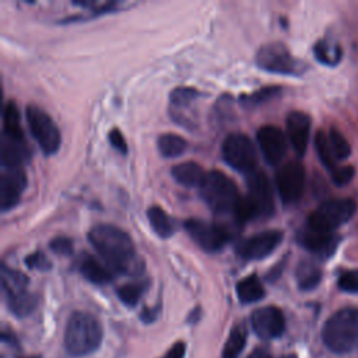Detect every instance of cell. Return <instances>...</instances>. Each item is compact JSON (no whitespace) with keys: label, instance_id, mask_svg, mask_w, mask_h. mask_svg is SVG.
<instances>
[{"label":"cell","instance_id":"ba28073f","mask_svg":"<svg viewBox=\"0 0 358 358\" xmlns=\"http://www.w3.org/2000/svg\"><path fill=\"white\" fill-rule=\"evenodd\" d=\"M256 64L262 70L288 76H298L305 70L303 63L296 60L281 42H270L260 46L256 53Z\"/></svg>","mask_w":358,"mask_h":358},{"label":"cell","instance_id":"d6986e66","mask_svg":"<svg viewBox=\"0 0 358 358\" xmlns=\"http://www.w3.org/2000/svg\"><path fill=\"white\" fill-rule=\"evenodd\" d=\"M29 158V148L25 141H14L1 136L0 164L1 168H20Z\"/></svg>","mask_w":358,"mask_h":358},{"label":"cell","instance_id":"d4e9b609","mask_svg":"<svg viewBox=\"0 0 358 358\" xmlns=\"http://www.w3.org/2000/svg\"><path fill=\"white\" fill-rule=\"evenodd\" d=\"M158 151L165 158H176L187 148V141L175 133H164L157 140Z\"/></svg>","mask_w":358,"mask_h":358},{"label":"cell","instance_id":"83f0119b","mask_svg":"<svg viewBox=\"0 0 358 358\" xmlns=\"http://www.w3.org/2000/svg\"><path fill=\"white\" fill-rule=\"evenodd\" d=\"M200 96V92L192 87H176L169 94L171 112L178 113L182 109H187Z\"/></svg>","mask_w":358,"mask_h":358},{"label":"cell","instance_id":"f1b7e54d","mask_svg":"<svg viewBox=\"0 0 358 358\" xmlns=\"http://www.w3.org/2000/svg\"><path fill=\"white\" fill-rule=\"evenodd\" d=\"M315 148H316L317 157H319L320 162L323 164V166L327 171L333 172L337 168L336 166V158H334V154H333L329 137H327V134L323 130H319L316 133V136H315Z\"/></svg>","mask_w":358,"mask_h":358},{"label":"cell","instance_id":"9c48e42d","mask_svg":"<svg viewBox=\"0 0 358 358\" xmlns=\"http://www.w3.org/2000/svg\"><path fill=\"white\" fill-rule=\"evenodd\" d=\"M224 161L238 172L250 173L256 171L257 154L252 140L242 133H232L222 141Z\"/></svg>","mask_w":358,"mask_h":358},{"label":"cell","instance_id":"7c38bea8","mask_svg":"<svg viewBox=\"0 0 358 358\" xmlns=\"http://www.w3.org/2000/svg\"><path fill=\"white\" fill-rule=\"evenodd\" d=\"M246 185H248V194L246 197L255 206L259 218L270 217L274 211V196L273 187L262 171H253L246 175Z\"/></svg>","mask_w":358,"mask_h":358},{"label":"cell","instance_id":"8d00e7d4","mask_svg":"<svg viewBox=\"0 0 358 358\" xmlns=\"http://www.w3.org/2000/svg\"><path fill=\"white\" fill-rule=\"evenodd\" d=\"M354 173H355V171L352 166H337L331 172V179L337 186H344L352 179Z\"/></svg>","mask_w":358,"mask_h":358},{"label":"cell","instance_id":"7a4b0ae2","mask_svg":"<svg viewBox=\"0 0 358 358\" xmlns=\"http://www.w3.org/2000/svg\"><path fill=\"white\" fill-rule=\"evenodd\" d=\"M102 326L88 312H73L64 330V348L71 357H84L94 352L102 341Z\"/></svg>","mask_w":358,"mask_h":358},{"label":"cell","instance_id":"ffe728a7","mask_svg":"<svg viewBox=\"0 0 358 358\" xmlns=\"http://www.w3.org/2000/svg\"><path fill=\"white\" fill-rule=\"evenodd\" d=\"M78 271L85 280L96 285L110 282L113 274L106 266L101 264V262H98L94 256L87 253H84L78 260Z\"/></svg>","mask_w":358,"mask_h":358},{"label":"cell","instance_id":"5bb4252c","mask_svg":"<svg viewBox=\"0 0 358 358\" xmlns=\"http://www.w3.org/2000/svg\"><path fill=\"white\" fill-rule=\"evenodd\" d=\"M27 187V173L22 166L3 168L0 175V208L3 213L15 207Z\"/></svg>","mask_w":358,"mask_h":358},{"label":"cell","instance_id":"4fadbf2b","mask_svg":"<svg viewBox=\"0 0 358 358\" xmlns=\"http://www.w3.org/2000/svg\"><path fill=\"white\" fill-rule=\"evenodd\" d=\"M282 241V232L267 229L243 239L236 246V252L246 260H262L271 255Z\"/></svg>","mask_w":358,"mask_h":358},{"label":"cell","instance_id":"7402d4cb","mask_svg":"<svg viewBox=\"0 0 358 358\" xmlns=\"http://www.w3.org/2000/svg\"><path fill=\"white\" fill-rule=\"evenodd\" d=\"M3 136L14 141H25L20 110L14 101H8L3 109Z\"/></svg>","mask_w":358,"mask_h":358},{"label":"cell","instance_id":"f546056e","mask_svg":"<svg viewBox=\"0 0 358 358\" xmlns=\"http://www.w3.org/2000/svg\"><path fill=\"white\" fill-rule=\"evenodd\" d=\"M315 56L323 64H337L341 59V49L337 45H330L326 41H319L313 48Z\"/></svg>","mask_w":358,"mask_h":358},{"label":"cell","instance_id":"d590c367","mask_svg":"<svg viewBox=\"0 0 358 358\" xmlns=\"http://www.w3.org/2000/svg\"><path fill=\"white\" fill-rule=\"evenodd\" d=\"M49 248L60 256H69L73 253V241L67 236H56L50 241Z\"/></svg>","mask_w":358,"mask_h":358},{"label":"cell","instance_id":"d6a6232c","mask_svg":"<svg viewBox=\"0 0 358 358\" xmlns=\"http://www.w3.org/2000/svg\"><path fill=\"white\" fill-rule=\"evenodd\" d=\"M280 90L281 88H278V87H264V88H262L259 91L252 92V94L242 95L241 96V102L245 106H259V105L270 101L275 95H278Z\"/></svg>","mask_w":358,"mask_h":358},{"label":"cell","instance_id":"1f68e13d","mask_svg":"<svg viewBox=\"0 0 358 358\" xmlns=\"http://www.w3.org/2000/svg\"><path fill=\"white\" fill-rule=\"evenodd\" d=\"M327 137H329V141H330V145H331L336 161L348 158V155L351 154V147H350L348 141L345 140V137L334 127H331L329 130Z\"/></svg>","mask_w":358,"mask_h":358},{"label":"cell","instance_id":"8fae6325","mask_svg":"<svg viewBox=\"0 0 358 358\" xmlns=\"http://www.w3.org/2000/svg\"><path fill=\"white\" fill-rule=\"evenodd\" d=\"M275 185L284 204L296 203L305 189V169L298 161H288L275 172Z\"/></svg>","mask_w":358,"mask_h":358},{"label":"cell","instance_id":"cb8c5ba5","mask_svg":"<svg viewBox=\"0 0 358 358\" xmlns=\"http://www.w3.org/2000/svg\"><path fill=\"white\" fill-rule=\"evenodd\" d=\"M147 218L152 231L161 238H169L173 234V221L159 206H151L147 210Z\"/></svg>","mask_w":358,"mask_h":358},{"label":"cell","instance_id":"4316f807","mask_svg":"<svg viewBox=\"0 0 358 358\" xmlns=\"http://www.w3.org/2000/svg\"><path fill=\"white\" fill-rule=\"evenodd\" d=\"M246 337L248 331L243 324L234 326L222 348V358H238L245 348Z\"/></svg>","mask_w":358,"mask_h":358},{"label":"cell","instance_id":"484cf974","mask_svg":"<svg viewBox=\"0 0 358 358\" xmlns=\"http://www.w3.org/2000/svg\"><path fill=\"white\" fill-rule=\"evenodd\" d=\"M322 280V270L312 262H301L296 267V282L302 291H310Z\"/></svg>","mask_w":358,"mask_h":358},{"label":"cell","instance_id":"2e32d148","mask_svg":"<svg viewBox=\"0 0 358 358\" xmlns=\"http://www.w3.org/2000/svg\"><path fill=\"white\" fill-rule=\"evenodd\" d=\"M256 140L267 164L277 165L284 158L287 152V137L277 126H262L256 133Z\"/></svg>","mask_w":358,"mask_h":358},{"label":"cell","instance_id":"e0dca14e","mask_svg":"<svg viewBox=\"0 0 358 358\" xmlns=\"http://www.w3.org/2000/svg\"><path fill=\"white\" fill-rule=\"evenodd\" d=\"M287 136L298 157H302L306 151L310 134V117L305 112L292 110L288 113L287 120Z\"/></svg>","mask_w":358,"mask_h":358},{"label":"cell","instance_id":"3957f363","mask_svg":"<svg viewBox=\"0 0 358 358\" xmlns=\"http://www.w3.org/2000/svg\"><path fill=\"white\" fill-rule=\"evenodd\" d=\"M324 345L337 354L358 345V308H343L333 313L322 330Z\"/></svg>","mask_w":358,"mask_h":358},{"label":"cell","instance_id":"f35d334b","mask_svg":"<svg viewBox=\"0 0 358 358\" xmlns=\"http://www.w3.org/2000/svg\"><path fill=\"white\" fill-rule=\"evenodd\" d=\"M186 352V345L183 341H176L161 358H183Z\"/></svg>","mask_w":358,"mask_h":358},{"label":"cell","instance_id":"44dd1931","mask_svg":"<svg viewBox=\"0 0 358 358\" xmlns=\"http://www.w3.org/2000/svg\"><path fill=\"white\" fill-rule=\"evenodd\" d=\"M171 173L173 179L185 187H196V186L200 187L207 172H204L201 165H199L197 162L185 161L173 165L171 169Z\"/></svg>","mask_w":358,"mask_h":358},{"label":"cell","instance_id":"836d02e7","mask_svg":"<svg viewBox=\"0 0 358 358\" xmlns=\"http://www.w3.org/2000/svg\"><path fill=\"white\" fill-rule=\"evenodd\" d=\"M338 288L344 292H358V268L343 273L338 277Z\"/></svg>","mask_w":358,"mask_h":358},{"label":"cell","instance_id":"6da1fadb","mask_svg":"<svg viewBox=\"0 0 358 358\" xmlns=\"http://www.w3.org/2000/svg\"><path fill=\"white\" fill-rule=\"evenodd\" d=\"M88 241L112 273L138 274L143 270L134 243L122 228L112 224H96L88 231Z\"/></svg>","mask_w":358,"mask_h":358},{"label":"cell","instance_id":"e575fe53","mask_svg":"<svg viewBox=\"0 0 358 358\" xmlns=\"http://www.w3.org/2000/svg\"><path fill=\"white\" fill-rule=\"evenodd\" d=\"M25 264L32 268V270H41V271H48L52 267L50 260L42 253V252H34L29 253L25 257Z\"/></svg>","mask_w":358,"mask_h":358},{"label":"cell","instance_id":"5b68a950","mask_svg":"<svg viewBox=\"0 0 358 358\" xmlns=\"http://www.w3.org/2000/svg\"><path fill=\"white\" fill-rule=\"evenodd\" d=\"M1 288L8 309L18 317L29 315L36 306V296L28 291V277L6 264L1 266Z\"/></svg>","mask_w":358,"mask_h":358},{"label":"cell","instance_id":"9a60e30c","mask_svg":"<svg viewBox=\"0 0 358 358\" xmlns=\"http://www.w3.org/2000/svg\"><path fill=\"white\" fill-rule=\"evenodd\" d=\"M255 333L264 340L277 338L284 333L285 317L277 306H263L256 309L250 316Z\"/></svg>","mask_w":358,"mask_h":358},{"label":"cell","instance_id":"603a6c76","mask_svg":"<svg viewBox=\"0 0 358 358\" xmlns=\"http://www.w3.org/2000/svg\"><path fill=\"white\" fill-rule=\"evenodd\" d=\"M236 295L243 303H253L264 296V288L257 275L250 274L236 284Z\"/></svg>","mask_w":358,"mask_h":358},{"label":"cell","instance_id":"277c9868","mask_svg":"<svg viewBox=\"0 0 358 358\" xmlns=\"http://www.w3.org/2000/svg\"><path fill=\"white\" fill-rule=\"evenodd\" d=\"M200 196L215 214L234 213L239 193L234 180L221 171H210L200 186Z\"/></svg>","mask_w":358,"mask_h":358},{"label":"cell","instance_id":"ab89813d","mask_svg":"<svg viewBox=\"0 0 358 358\" xmlns=\"http://www.w3.org/2000/svg\"><path fill=\"white\" fill-rule=\"evenodd\" d=\"M248 358H271V355H270V352H268L267 350H264V348H256V350H253V351L249 354Z\"/></svg>","mask_w":358,"mask_h":358},{"label":"cell","instance_id":"52a82bcc","mask_svg":"<svg viewBox=\"0 0 358 358\" xmlns=\"http://www.w3.org/2000/svg\"><path fill=\"white\" fill-rule=\"evenodd\" d=\"M28 129L43 154L52 155L60 147V131L48 112L36 105H28L25 109Z\"/></svg>","mask_w":358,"mask_h":358},{"label":"cell","instance_id":"30bf717a","mask_svg":"<svg viewBox=\"0 0 358 358\" xmlns=\"http://www.w3.org/2000/svg\"><path fill=\"white\" fill-rule=\"evenodd\" d=\"M185 229L193 242L204 252H217L231 239V232L225 227L199 218L186 220Z\"/></svg>","mask_w":358,"mask_h":358},{"label":"cell","instance_id":"ac0fdd59","mask_svg":"<svg viewBox=\"0 0 358 358\" xmlns=\"http://www.w3.org/2000/svg\"><path fill=\"white\" fill-rule=\"evenodd\" d=\"M299 242L305 249L322 257L330 256L337 245V239L334 234L317 232L309 228L302 231V234L299 235Z\"/></svg>","mask_w":358,"mask_h":358},{"label":"cell","instance_id":"74e56055","mask_svg":"<svg viewBox=\"0 0 358 358\" xmlns=\"http://www.w3.org/2000/svg\"><path fill=\"white\" fill-rule=\"evenodd\" d=\"M108 140L110 143V145L120 154H126L127 152V143L122 134V131L119 129H112L108 134Z\"/></svg>","mask_w":358,"mask_h":358},{"label":"cell","instance_id":"4dcf8cb0","mask_svg":"<svg viewBox=\"0 0 358 358\" xmlns=\"http://www.w3.org/2000/svg\"><path fill=\"white\" fill-rule=\"evenodd\" d=\"M144 291H145V284L144 282H127V284L120 285L116 289V294L124 305L134 306L140 301Z\"/></svg>","mask_w":358,"mask_h":358},{"label":"cell","instance_id":"8992f818","mask_svg":"<svg viewBox=\"0 0 358 358\" xmlns=\"http://www.w3.org/2000/svg\"><path fill=\"white\" fill-rule=\"evenodd\" d=\"M355 210L357 204L352 199L326 200L308 217L306 228L317 232L333 234L354 215Z\"/></svg>","mask_w":358,"mask_h":358}]
</instances>
